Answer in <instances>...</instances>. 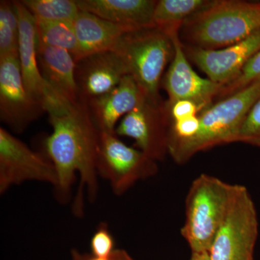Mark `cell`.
<instances>
[{"label":"cell","instance_id":"obj_7","mask_svg":"<svg viewBox=\"0 0 260 260\" xmlns=\"http://www.w3.org/2000/svg\"><path fill=\"white\" fill-rule=\"evenodd\" d=\"M97 172L110 183L116 195L125 193L137 181L158 172L156 161L138 149L131 148L115 133L99 132Z\"/></svg>","mask_w":260,"mask_h":260},{"label":"cell","instance_id":"obj_27","mask_svg":"<svg viewBox=\"0 0 260 260\" xmlns=\"http://www.w3.org/2000/svg\"><path fill=\"white\" fill-rule=\"evenodd\" d=\"M171 121H176L191 116H198L201 112L200 108L195 103L191 101L181 100L168 105L165 102Z\"/></svg>","mask_w":260,"mask_h":260},{"label":"cell","instance_id":"obj_31","mask_svg":"<svg viewBox=\"0 0 260 260\" xmlns=\"http://www.w3.org/2000/svg\"><path fill=\"white\" fill-rule=\"evenodd\" d=\"M74 254V259L75 260H82V256H80L79 254H78V253L74 252L73 253Z\"/></svg>","mask_w":260,"mask_h":260},{"label":"cell","instance_id":"obj_3","mask_svg":"<svg viewBox=\"0 0 260 260\" xmlns=\"http://www.w3.org/2000/svg\"><path fill=\"white\" fill-rule=\"evenodd\" d=\"M259 96L260 79L203 110L198 115L200 128L194 136L169 137V153L174 161L184 164L200 151L237 143L244 118Z\"/></svg>","mask_w":260,"mask_h":260},{"label":"cell","instance_id":"obj_5","mask_svg":"<svg viewBox=\"0 0 260 260\" xmlns=\"http://www.w3.org/2000/svg\"><path fill=\"white\" fill-rule=\"evenodd\" d=\"M237 184L201 174L189 188L186 199V220L181 235L192 253L208 252L223 223Z\"/></svg>","mask_w":260,"mask_h":260},{"label":"cell","instance_id":"obj_26","mask_svg":"<svg viewBox=\"0 0 260 260\" xmlns=\"http://www.w3.org/2000/svg\"><path fill=\"white\" fill-rule=\"evenodd\" d=\"M199 128L200 119L198 116H191L179 121H171L169 137L188 139L194 136Z\"/></svg>","mask_w":260,"mask_h":260},{"label":"cell","instance_id":"obj_30","mask_svg":"<svg viewBox=\"0 0 260 260\" xmlns=\"http://www.w3.org/2000/svg\"><path fill=\"white\" fill-rule=\"evenodd\" d=\"M82 260H84L83 258H82ZM85 260H111L110 258H99L93 256V257L90 258V259H87Z\"/></svg>","mask_w":260,"mask_h":260},{"label":"cell","instance_id":"obj_12","mask_svg":"<svg viewBox=\"0 0 260 260\" xmlns=\"http://www.w3.org/2000/svg\"><path fill=\"white\" fill-rule=\"evenodd\" d=\"M19 19L18 57L24 85L34 99L42 104L48 114L70 107L43 78L37 58V22L21 1H15Z\"/></svg>","mask_w":260,"mask_h":260},{"label":"cell","instance_id":"obj_18","mask_svg":"<svg viewBox=\"0 0 260 260\" xmlns=\"http://www.w3.org/2000/svg\"><path fill=\"white\" fill-rule=\"evenodd\" d=\"M80 10H85L112 23L138 30L155 26L153 0H78Z\"/></svg>","mask_w":260,"mask_h":260},{"label":"cell","instance_id":"obj_10","mask_svg":"<svg viewBox=\"0 0 260 260\" xmlns=\"http://www.w3.org/2000/svg\"><path fill=\"white\" fill-rule=\"evenodd\" d=\"M180 27L177 25L164 29L170 34L174 47L172 62L162 80V85L169 97L166 103L172 105L178 101H191L202 112L218 99L223 86L195 73L183 49L179 34Z\"/></svg>","mask_w":260,"mask_h":260},{"label":"cell","instance_id":"obj_11","mask_svg":"<svg viewBox=\"0 0 260 260\" xmlns=\"http://www.w3.org/2000/svg\"><path fill=\"white\" fill-rule=\"evenodd\" d=\"M46 112L24 85L18 55L0 58V119L20 134Z\"/></svg>","mask_w":260,"mask_h":260},{"label":"cell","instance_id":"obj_25","mask_svg":"<svg viewBox=\"0 0 260 260\" xmlns=\"http://www.w3.org/2000/svg\"><path fill=\"white\" fill-rule=\"evenodd\" d=\"M114 241L107 223H101L90 241L93 256L110 258L114 252Z\"/></svg>","mask_w":260,"mask_h":260},{"label":"cell","instance_id":"obj_28","mask_svg":"<svg viewBox=\"0 0 260 260\" xmlns=\"http://www.w3.org/2000/svg\"><path fill=\"white\" fill-rule=\"evenodd\" d=\"M111 260H133L125 251L114 250L110 257Z\"/></svg>","mask_w":260,"mask_h":260},{"label":"cell","instance_id":"obj_19","mask_svg":"<svg viewBox=\"0 0 260 260\" xmlns=\"http://www.w3.org/2000/svg\"><path fill=\"white\" fill-rule=\"evenodd\" d=\"M212 3L208 0H160L154 10L155 26L162 29L180 25Z\"/></svg>","mask_w":260,"mask_h":260},{"label":"cell","instance_id":"obj_2","mask_svg":"<svg viewBox=\"0 0 260 260\" xmlns=\"http://www.w3.org/2000/svg\"><path fill=\"white\" fill-rule=\"evenodd\" d=\"M260 30V3L215 0L181 24L185 45L220 49L244 40Z\"/></svg>","mask_w":260,"mask_h":260},{"label":"cell","instance_id":"obj_21","mask_svg":"<svg viewBox=\"0 0 260 260\" xmlns=\"http://www.w3.org/2000/svg\"><path fill=\"white\" fill-rule=\"evenodd\" d=\"M37 22L39 42L69 51L74 58L78 53V41L73 23Z\"/></svg>","mask_w":260,"mask_h":260},{"label":"cell","instance_id":"obj_22","mask_svg":"<svg viewBox=\"0 0 260 260\" xmlns=\"http://www.w3.org/2000/svg\"><path fill=\"white\" fill-rule=\"evenodd\" d=\"M19 19L15 1L0 2V58L18 55Z\"/></svg>","mask_w":260,"mask_h":260},{"label":"cell","instance_id":"obj_24","mask_svg":"<svg viewBox=\"0 0 260 260\" xmlns=\"http://www.w3.org/2000/svg\"><path fill=\"white\" fill-rule=\"evenodd\" d=\"M238 142L260 148V96L244 118Z\"/></svg>","mask_w":260,"mask_h":260},{"label":"cell","instance_id":"obj_17","mask_svg":"<svg viewBox=\"0 0 260 260\" xmlns=\"http://www.w3.org/2000/svg\"><path fill=\"white\" fill-rule=\"evenodd\" d=\"M73 27L78 41L76 62L85 56L112 50L121 36L135 30L82 10L73 22Z\"/></svg>","mask_w":260,"mask_h":260},{"label":"cell","instance_id":"obj_23","mask_svg":"<svg viewBox=\"0 0 260 260\" xmlns=\"http://www.w3.org/2000/svg\"><path fill=\"white\" fill-rule=\"evenodd\" d=\"M260 79V49L246 63L239 76L232 83L224 85L218 101L242 90L253 82Z\"/></svg>","mask_w":260,"mask_h":260},{"label":"cell","instance_id":"obj_4","mask_svg":"<svg viewBox=\"0 0 260 260\" xmlns=\"http://www.w3.org/2000/svg\"><path fill=\"white\" fill-rule=\"evenodd\" d=\"M112 51L120 57L145 96L162 102L160 82L174 54L169 32L156 26L132 30L121 36Z\"/></svg>","mask_w":260,"mask_h":260},{"label":"cell","instance_id":"obj_1","mask_svg":"<svg viewBox=\"0 0 260 260\" xmlns=\"http://www.w3.org/2000/svg\"><path fill=\"white\" fill-rule=\"evenodd\" d=\"M52 133L45 140L48 156L57 175L55 189L61 198L69 195L77 173L79 192L75 200L74 213H83V193L89 201L96 199L99 191L97 155L99 131L89 115L86 104L79 103L49 114Z\"/></svg>","mask_w":260,"mask_h":260},{"label":"cell","instance_id":"obj_29","mask_svg":"<svg viewBox=\"0 0 260 260\" xmlns=\"http://www.w3.org/2000/svg\"><path fill=\"white\" fill-rule=\"evenodd\" d=\"M191 260H211L210 259L209 253L200 252L193 253Z\"/></svg>","mask_w":260,"mask_h":260},{"label":"cell","instance_id":"obj_15","mask_svg":"<svg viewBox=\"0 0 260 260\" xmlns=\"http://www.w3.org/2000/svg\"><path fill=\"white\" fill-rule=\"evenodd\" d=\"M145 93L128 75L110 91L87 102L89 115L99 132L115 133L121 119L145 100Z\"/></svg>","mask_w":260,"mask_h":260},{"label":"cell","instance_id":"obj_16","mask_svg":"<svg viewBox=\"0 0 260 260\" xmlns=\"http://www.w3.org/2000/svg\"><path fill=\"white\" fill-rule=\"evenodd\" d=\"M37 58L43 78L56 95L70 105L79 104L75 80L76 61L73 54L39 42Z\"/></svg>","mask_w":260,"mask_h":260},{"label":"cell","instance_id":"obj_14","mask_svg":"<svg viewBox=\"0 0 260 260\" xmlns=\"http://www.w3.org/2000/svg\"><path fill=\"white\" fill-rule=\"evenodd\" d=\"M128 75L125 65L112 50L82 58L77 61L75 68L80 102L86 104L110 91Z\"/></svg>","mask_w":260,"mask_h":260},{"label":"cell","instance_id":"obj_6","mask_svg":"<svg viewBox=\"0 0 260 260\" xmlns=\"http://www.w3.org/2000/svg\"><path fill=\"white\" fill-rule=\"evenodd\" d=\"M259 233L254 201L245 186L237 184L223 223L210 247L211 260H253Z\"/></svg>","mask_w":260,"mask_h":260},{"label":"cell","instance_id":"obj_9","mask_svg":"<svg viewBox=\"0 0 260 260\" xmlns=\"http://www.w3.org/2000/svg\"><path fill=\"white\" fill-rule=\"evenodd\" d=\"M28 181L48 183L56 188L55 168L49 159L32 150L5 128H0V194Z\"/></svg>","mask_w":260,"mask_h":260},{"label":"cell","instance_id":"obj_8","mask_svg":"<svg viewBox=\"0 0 260 260\" xmlns=\"http://www.w3.org/2000/svg\"><path fill=\"white\" fill-rule=\"evenodd\" d=\"M170 127L171 119L165 102L155 103L145 98L121 119L115 134L134 140L138 150L156 161L169 153Z\"/></svg>","mask_w":260,"mask_h":260},{"label":"cell","instance_id":"obj_13","mask_svg":"<svg viewBox=\"0 0 260 260\" xmlns=\"http://www.w3.org/2000/svg\"><path fill=\"white\" fill-rule=\"evenodd\" d=\"M186 57L208 79L226 85L239 76L244 67L260 49V30L242 42L220 49H204L183 44Z\"/></svg>","mask_w":260,"mask_h":260},{"label":"cell","instance_id":"obj_20","mask_svg":"<svg viewBox=\"0 0 260 260\" xmlns=\"http://www.w3.org/2000/svg\"><path fill=\"white\" fill-rule=\"evenodd\" d=\"M36 21L73 23L80 8L74 0H23Z\"/></svg>","mask_w":260,"mask_h":260}]
</instances>
